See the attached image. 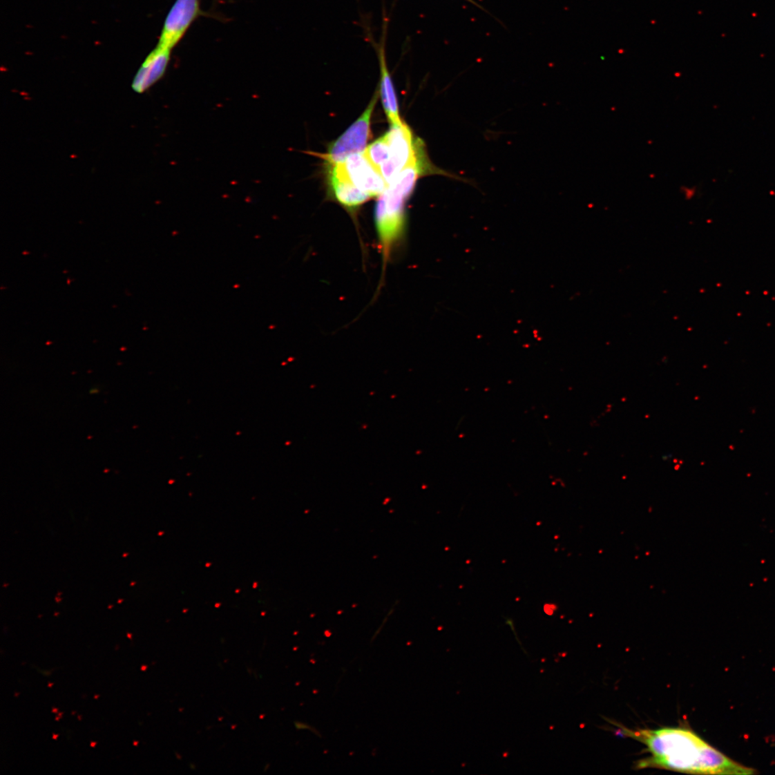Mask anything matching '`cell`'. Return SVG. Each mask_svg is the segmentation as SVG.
<instances>
[{"label": "cell", "mask_w": 775, "mask_h": 775, "mask_svg": "<svg viewBox=\"0 0 775 775\" xmlns=\"http://www.w3.org/2000/svg\"><path fill=\"white\" fill-rule=\"evenodd\" d=\"M622 729L625 736L643 744L650 753L649 758L638 762V769L656 768L702 774L756 773L754 769L729 759L688 729Z\"/></svg>", "instance_id": "obj_1"}, {"label": "cell", "mask_w": 775, "mask_h": 775, "mask_svg": "<svg viewBox=\"0 0 775 775\" xmlns=\"http://www.w3.org/2000/svg\"><path fill=\"white\" fill-rule=\"evenodd\" d=\"M418 179L414 171L405 169L379 196L375 221L385 261L403 236L405 225V204L413 193Z\"/></svg>", "instance_id": "obj_2"}, {"label": "cell", "mask_w": 775, "mask_h": 775, "mask_svg": "<svg viewBox=\"0 0 775 775\" xmlns=\"http://www.w3.org/2000/svg\"><path fill=\"white\" fill-rule=\"evenodd\" d=\"M379 98L374 95L363 114L337 140L332 144L323 157L330 166L343 162L349 157L363 153L366 149L370 135L371 120Z\"/></svg>", "instance_id": "obj_3"}, {"label": "cell", "mask_w": 775, "mask_h": 775, "mask_svg": "<svg viewBox=\"0 0 775 775\" xmlns=\"http://www.w3.org/2000/svg\"><path fill=\"white\" fill-rule=\"evenodd\" d=\"M385 134L390 145V158L379 171L389 186L414 160L421 142L419 140L414 141L411 129L403 122L392 125L390 131Z\"/></svg>", "instance_id": "obj_4"}, {"label": "cell", "mask_w": 775, "mask_h": 775, "mask_svg": "<svg viewBox=\"0 0 775 775\" xmlns=\"http://www.w3.org/2000/svg\"><path fill=\"white\" fill-rule=\"evenodd\" d=\"M202 15L200 0H176L165 18L157 45L173 50Z\"/></svg>", "instance_id": "obj_5"}, {"label": "cell", "mask_w": 775, "mask_h": 775, "mask_svg": "<svg viewBox=\"0 0 775 775\" xmlns=\"http://www.w3.org/2000/svg\"><path fill=\"white\" fill-rule=\"evenodd\" d=\"M345 177L355 186L372 198L380 196L387 188V184L364 153L349 157L343 162L336 164Z\"/></svg>", "instance_id": "obj_6"}, {"label": "cell", "mask_w": 775, "mask_h": 775, "mask_svg": "<svg viewBox=\"0 0 775 775\" xmlns=\"http://www.w3.org/2000/svg\"><path fill=\"white\" fill-rule=\"evenodd\" d=\"M171 53L172 49L157 45L147 55L133 79L132 88L136 93H144L164 77Z\"/></svg>", "instance_id": "obj_7"}, {"label": "cell", "mask_w": 775, "mask_h": 775, "mask_svg": "<svg viewBox=\"0 0 775 775\" xmlns=\"http://www.w3.org/2000/svg\"><path fill=\"white\" fill-rule=\"evenodd\" d=\"M330 183L336 200L350 210L356 209L372 198L355 186L337 165L331 166Z\"/></svg>", "instance_id": "obj_8"}, {"label": "cell", "mask_w": 775, "mask_h": 775, "mask_svg": "<svg viewBox=\"0 0 775 775\" xmlns=\"http://www.w3.org/2000/svg\"><path fill=\"white\" fill-rule=\"evenodd\" d=\"M379 58L381 65L380 92L385 113L392 125L401 124L403 122L399 116L395 90L390 72L387 70L385 52L383 48L380 50Z\"/></svg>", "instance_id": "obj_9"}, {"label": "cell", "mask_w": 775, "mask_h": 775, "mask_svg": "<svg viewBox=\"0 0 775 775\" xmlns=\"http://www.w3.org/2000/svg\"><path fill=\"white\" fill-rule=\"evenodd\" d=\"M363 153L379 171L381 166L390 158V145L386 134L367 146Z\"/></svg>", "instance_id": "obj_10"}, {"label": "cell", "mask_w": 775, "mask_h": 775, "mask_svg": "<svg viewBox=\"0 0 775 775\" xmlns=\"http://www.w3.org/2000/svg\"><path fill=\"white\" fill-rule=\"evenodd\" d=\"M693 190H694V189H687V188H685H685H682V189L681 191H682V194H685V196H686V197H687V198L688 199H691V197H692V196H693V195H694V191H693Z\"/></svg>", "instance_id": "obj_11"}, {"label": "cell", "mask_w": 775, "mask_h": 775, "mask_svg": "<svg viewBox=\"0 0 775 775\" xmlns=\"http://www.w3.org/2000/svg\"><path fill=\"white\" fill-rule=\"evenodd\" d=\"M89 392H90V394H92V395H94V394H98V393L99 392V389H98V387H92V389H91V390H90L89 391Z\"/></svg>", "instance_id": "obj_12"}, {"label": "cell", "mask_w": 775, "mask_h": 775, "mask_svg": "<svg viewBox=\"0 0 775 775\" xmlns=\"http://www.w3.org/2000/svg\"><path fill=\"white\" fill-rule=\"evenodd\" d=\"M95 745V743H91V746H92V747H94Z\"/></svg>", "instance_id": "obj_13"}, {"label": "cell", "mask_w": 775, "mask_h": 775, "mask_svg": "<svg viewBox=\"0 0 775 775\" xmlns=\"http://www.w3.org/2000/svg\"><path fill=\"white\" fill-rule=\"evenodd\" d=\"M468 1H470V2H472V3H473V2L472 1V0H468Z\"/></svg>", "instance_id": "obj_14"}]
</instances>
